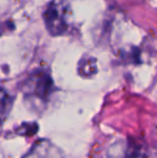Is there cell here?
Masks as SVG:
<instances>
[{"label": "cell", "instance_id": "cell-2", "mask_svg": "<svg viewBox=\"0 0 157 158\" xmlns=\"http://www.w3.org/2000/svg\"><path fill=\"white\" fill-rule=\"evenodd\" d=\"M53 90V81L46 71L36 70L24 83L23 92L27 98L45 101Z\"/></svg>", "mask_w": 157, "mask_h": 158}, {"label": "cell", "instance_id": "cell-1", "mask_svg": "<svg viewBox=\"0 0 157 158\" xmlns=\"http://www.w3.org/2000/svg\"><path fill=\"white\" fill-rule=\"evenodd\" d=\"M70 11L64 1L50 2L43 12V19L48 31L52 35H60L66 33L69 27Z\"/></svg>", "mask_w": 157, "mask_h": 158}, {"label": "cell", "instance_id": "cell-3", "mask_svg": "<svg viewBox=\"0 0 157 158\" xmlns=\"http://www.w3.org/2000/svg\"><path fill=\"white\" fill-rule=\"evenodd\" d=\"M109 158H145L140 144L134 141H124L111 146L108 154Z\"/></svg>", "mask_w": 157, "mask_h": 158}, {"label": "cell", "instance_id": "cell-5", "mask_svg": "<svg viewBox=\"0 0 157 158\" xmlns=\"http://www.w3.org/2000/svg\"><path fill=\"white\" fill-rule=\"evenodd\" d=\"M97 71L96 59L94 57H85L79 64V72L83 77H92Z\"/></svg>", "mask_w": 157, "mask_h": 158}, {"label": "cell", "instance_id": "cell-4", "mask_svg": "<svg viewBox=\"0 0 157 158\" xmlns=\"http://www.w3.org/2000/svg\"><path fill=\"white\" fill-rule=\"evenodd\" d=\"M13 99L6 90L0 87V123L6 121L12 109Z\"/></svg>", "mask_w": 157, "mask_h": 158}]
</instances>
